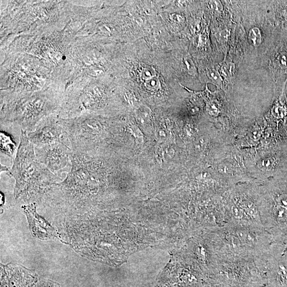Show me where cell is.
I'll use <instances>...</instances> for the list:
<instances>
[{"instance_id": "17", "label": "cell", "mask_w": 287, "mask_h": 287, "mask_svg": "<svg viewBox=\"0 0 287 287\" xmlns=\"http://www.w3.org/2000/svg\"><path fill=\"white\" fill-rule=\"evenodd\" d=\"M126 130L133 135L138 144H142L144 143V134L139 126L135 124L129 123L126 125Z\"/></svg>"}, {"instance_id": "28", "label": "cell", "mask_w": 287, "mask_h": 287, "mask_svg": "<svg viewBox=\"0 0 287 287\" xmlns=\"http://www.w3.org/2000/svg\"><path fill=\"white\" fill-rule=\"evenodd\" d=\"M34 287H60L59 284L50 280L38 281Z\"/></svg>"}, {"instance_id": "18", "label": "cell", "mask_w": 287, "mask_h": 287, "mask_svg": "<svg viewBox=\"0 0 287 287\" xmlns=\"http://www.w3.org/2000/svg\"><path fill=\"white\" fill-rule=\"evenodd\" d=\"M283 162L279 176L276 178L287 182V141L282 143Z\"/></svg>"}, {"instance_id": "8", "label": "cell", "mask_w": 287, "mask_h": 287, "mask_svg": "<svg viewBox=\"0 0 287 287\" xmlns=\"http://www.w3.org/2000/svg\"><path fill=\"white\" fill-rule=\"evenodd\" d=\"M268 68L275 83L283 77L287 78V43L273 44L268 51Z\"/></svg>"}, {"instance_id": "30", "label": "cell", "mask_w": 287, "mask_h": 287, "mask_svg": "<svg viewBox=\"0 0 287 287\" xmlns=\"http://www.w3.org/2000/svg\"><path fill=\"white\" fill-rule=\"evenodd\" d=\"M171 20L177 24L182 25L184 24L185 18L180 14H175L170 16Z\"/></svg>"}, {"instance_id": "4", "label": "cell", "mask_w": 287, "mask_h": 287, "mask_svg": "<svg viewBox=\"0 0 287 287\" xmlns=\"http://www.w3.org/2000/svg\"><path fill=\"white\" fill-rule=\"evenodd\" d=\"M34 149L38 162L55 176L60 178L65 172L70 173L72 167L73 151L64 142L34 147Z\"/></svg>"}, {"instance_id": "29", "label": "cell", "mask_w": 287, "mask_h": 287, "mask_svg": "<svg viewBox=\"0 0 287 287\" xmlns=\"http://www.w3.org/2000/svg\"><path fill=\"white\" fill-rule=\"evenodd\" d=\"M206 143H207V141H206L205 138L203 137H200L194 143V147L197 151L200 152L202 151L205 147Z\"/></svg>"}, {"instance_id": "7", "label": "cell", "mask_w": 287, "mask_h": 287, "mask_svg": "<svg viewBox=\"0 0 287 287\" xmlns=\"http://www.w3.org/2000/svg\"><path fill=\"white\" fill-rule=\"evenodd\" d=\"M25 214L31 235L41 240H49L57 237L56 229L37 212V204L33 203L22 206Z\"/></svg>"}, {"instance_id": "3", "label": "cell", "mask_w": 287, "mask_h": 287, "mask_svg": "<svg viewBox=\"0 0 287 287\" xmlns=\"http://www.w3.org/2000/svg\"><path fill=\"white\" fill-rule=\"evenodd\" d=\"M2 67L1 94H25L48 89L51 73L37 57L26 53H9Z\"/></svg>"}, {"instance_id": "22", "label": "cell", "mask_w": 287, "mask_h": 287, "mask_svg": "<svg viewBox=\"0 0 287 287\" xmlns=\"http://www.w3.org/2000/svg\"><path fill=\"white\" fill-rule=\"evenodd\" d=\"M156 73L154 69L151 67L144 68L141 73V77L145 82L156 77Z\"/></svg>"}, {"instance_id": "19", "label": "cell", "mask_w": 287, "mask_h": 287, "mask_svg": "<svg viewBox=\"0 0 287 287\" xmlns=\"http://www.w3.org/2000/svg\"><path fill=\"white\" fill-rule=\"evenodd\" d=\"M183 65L189 75L196 76L198 73L197 68L193 60L189 56H186L183 60Z\"/></svg>"}, {"instance_id": "33", "label": "cell", "mask_w": 287, "mask_h": 287, "mask_svg": "<svg viewBox=\"0 0 287 287\" xmlns=\"http://www.w3.org/2000/svg\"><path fill=\"white\" fill-rule=\"evenodd\" d=\"M125 98L130 103H134L136 101L135 97L130 92H126L125 93Z\"/></svg>"}, {"instance_id": "23", "label": "cell", "mask_w": 287, "mask_h": 287, "mask_svg": "<svg viewBox=\"0 0 287 287\" xmlns=\"http://www.w3.org/2000/svg\"><path fill=\"white\" fill-rule=\"evenodd\" d=\"M209 8L213 12L221 16L224 14V6L219 1H211L208 2Z\"/></svg>"}, {"instance_id": "10", "label": "cell", "mask_w": 287, "mask_h": 287, "mask_svg": "<svg viewBox=\"0 0 287 287\" xmlns=\"http://www.w3.org/2000/svg\"><path fill=\"white\" fill-rule=\"evenodd\" d=\"M220 73L226 86V94L229 87H233L237 75V66L229 55H226L222 62L220 63Z\"/></svg>"}, {"instance_id": "21", "label": "cell", "mask_w": 287, "mask_h": 287, "mask_svg": "<svg viewBox=\"0 0 287 287\" xmlns=\"http://www.w3.org/2000/svg\"><path fill=\"white\" fill-rule=\"evenodd\" d=\"M155 137L160 143H164L170 139V134L169 131L165 129H160L156 131Z\"/></svg>"}, {"instance_id": "16", "label": "cell", "mask_w": 287, "mask_h": 287, "mask_svg": "<svg viewBox=\"0 0 287 287\" xmlns=\"http://www.w3.org/2000/svg\"><path fill=\"white\" fill-rule=\"evenodd\" d=\"M221 102L214 97L211 98L206 104V110L211 116L216 117L221 113L222 111Z\"/></svg>"}, {"instance_id": "14", "label": "cell", "mask_w": 287, "mask_h": 287, "mask_svg": "<svg viewBox=\"0 0 287 287\" xmlns=\"http://www.w3.org/2000/svg\"><path fill=\"white\" fill-rule=\"evenodd\" d=\"M274 7L277 25L287 28V1L275 2Z\"/></svg>"}, {"instance_id": "5", "label": "cell", "mask_w": 287, "mask_h": 287, "mask_svg": "<svg viewBox=\"0 0 287 287\" xmlns=\"http://www.w3.org/2000/svg\"><path fill=\"white\" fill-rule=\"evenodd\" d=\"M34 147H41L56 142H63L66 138L56 114L43 118L33 132L27 133Z\"/></svg>"}, {"instance_id": "27", "label": "cell", "mask_w": 287, "mask_h": 287, "mask_svg": "<svg viewBox=\"0 0 287 287\" xmlns=\"http://www.w3.org/2000/svg\"><path fill=\"white\" fill-rule=\"evenodd\" d=\"M165 160H169L173 158L175 155V151L173 147L169 145L163 147Z\"/></svg>"}, {"instance_id": "13", "label": "cell", "mask_w": 287, "mask_h": 287, "mask_svg": "<svg viewBox=\"0 0 287 287\" xmlns=\"http://www.w3.org/2000/svg\"><path fill=\"white\" fill-rule=\"evenodd\" d=\"M136 121L141 127L146 129L151 123L152 111L145 106H141L135 111Z\"/></svg>"}, {"instance_id": "15", "label": "cell", "mask_w": 287, "mask_h": 287, "mask_svg": "<svg viewBox=\"0 0 287 287\" xmlns=\"http://www.w3.org/2000/svg\"><path fill=\"white\" fill-rule=\"evenodd\" d=\"M1 146L2 153H5L11 158H13L15 144L10 137L5 135L3 132L1 133Z\"/></svg>"}, {"instance_id": "9", "label": "cell", "mask_w": 287, "mask_h": 287, "mask_svg": "<svg viewBox=\"0 0 287 287\" xmlns=\"http://www.w3.org/2000/svg\"><path fill=\"white\" fill-rule=\"evenodd\" d=\"M287 79L282 85L279 92H276V96L271 110V116L275 122L285 121L287 116V99L285 93Z\"/></svg>"}, {"instance_id": "25", "label": "cell", "mask_w": 287, "mask_h": 287, "mask_svg": "<svg viewBox=\"0 0 287 287\" xmlns=\"http://www.w3.org/2000/svg\"><path fill=\"white\" fill-rule=\"evenodd\" d=\"M155 156L157 163L162 166L165 160L164 149L162 146H157L155 147Z\"/></svg>"}, {"instance_id": "26", "label": "cell", "mask_w": 287, "mask_h": 287, "mask_svg": "<svg viewBox=\"0 0 287 287\" xmlns=\"http://www.w3.org/2000/svg\"><path fill=\"white\" fill-rule=\"evenodd\" d=\"M209 38V32L208 28H206L200 34L199 39V47H204L207 43Z\"/></svg>"}, {"instance_id": "6", "label": "cell", "mask_w": 287, "mask_h": 287, "mask_svg": "<svg viewBox=\"0 0 287 287\" xmlns=\"http://www.w3.org/2000/svg\"><path fill=\"white\" fill-rule=\"evenodd\" d=\"M1 287H34L38 282L36 272L20 265H2Z\"/></svg>"}, {"instance_id": "2", "label": "cell", "mask_w": 287, "mask_h": 287, "mask_svg": "<svg viewBox=\"0 0 287 287\" xmlns=\"http://www.w3.org/2000/svg\"><path fill=\"white\" fill-rule=\"evenodd\" d=\"M9 174L16 181L15 198L25 202L41 201L46 192L59 178L38 162L34 146L28 140L27 133L22 130L16 156Z\"/></svg>"}, {"instance_id": "24", "label": "cell", "mask_w": 287, "mask_h": 287, "mask_svg": "<svg viewBox=\"0 0 287 287\" xmlns=\"http://www.w3.org/2000/svg\"><path fill=\"white\" fill-rule=\"evenodd\" d=\"M160 81L156 77L145 82V86L149 90H156L160 87Z\"/></svg>"}, {"instance_id": "1", "label": "cell", "mask_w": 287, "mask_h": 287, "mask_svg": "<svg viewBox=\"0 0 287 287\" xmlns=\"http://www.w3.org/2000/svg\"><path fill=\"white\" fill-rule=\"evenodd\" d=\"M63 94L54 87L25 94H1V123L16 125L27 133L45 117L58 112Z\"/></svg>"}, {"instance_id": "11", "label": "cell", "mask_w": 287, "mask_h": 287, "mask_svg": "<svg viewBox=\"0 0 287 287\" xmlns=\"http://www.w3.org/2000/svg\"><path fill=\"white\" fill-rule=\"evenodd\" d=\"M247 39L251 47L259 49L265 41L263 29L260 26L251 25L247 31Z\"/></svg>"}, {"instance_id": "12", "label": "cell", "mask_w": 287, "mask_h": 287, "mask_svg": "<svg viewBox=\"0 0 287 287\" xmlns=\"http://www.w3.org/2000/svg\"><path fill=\"white\" fill-rule=\"evenodd\" d=\"M220 65H213L206 68V77L208 82L216 86L218 88L225 91L226 86L224 80L220 73Z\"/></svg>"}, {"instance_id": "32", "label": "cell", "mask_w": 287, "mask_h": 287, "mask_svg": "<svg viewBox=\"0 0 287 287\" xmlns=\"http://www.w3.org/2000/svg\"><path fill=\"white\" fill-rule=\"evenodd\" d=\"M183 131H184L185 135L189 137H192L195 133L193 125L190 124L186 125Z\"/></svg>"}, {"instance_id": "31", "label": "cell", "mask_w": 287, "mask_h": 287, "mask_svg": "<svg viewBox=\"0 0 287 287\" xmlns=\"http://www.w3.org/2000/svg\"><path fill=\"white\" fill-rule=\"evenodd\" d=\"M202 28V22L201 21H194L190 26V31L193 34H197L200 31Z\"/></svg>"}, {"instance_id": "20", "label": "cell", "mask_w": 287, "mask_h": 287, "mask_svg": "<svg viewBox=\"0 0 287 287\" xmlns=\"http://www.w3.org/2000/svg\"><path fill=\"white\" fill-rule=\"evenodd\" d=\"M276 279L282 286H287V269L283 266H280L276 274Z\"/></svg>"}]
</instances>
